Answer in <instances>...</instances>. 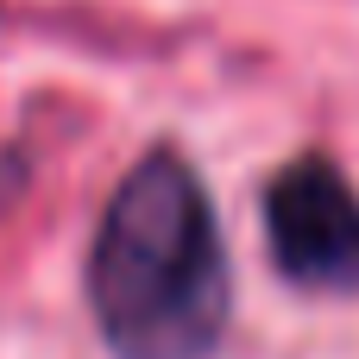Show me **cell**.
<instances>
[{"instance_id": "cell-1", "label": "cell", "mask_w": 359, "mask_h": 359, "mask_svg": "<svg viewBox=\"0 0 359 359\" xmlns=\"http://www.w3.org/2000/svg\"><path fill=\"white\" fill-rule=\"evenodd\" d=\"M82 303L114 359H215L233 328V259L189 151L133 158L88 233Z\"/></svg>"}, {"instance_id": "cell-2", "label": "cell", "mask_w": 359, "mask_h": 359, "mask_svg": "<svg viewBox=\"0 0 359 359\" xmlns=\"http://www.w3.org/2000/svg\"><path fill=\"white\" fill-rule=\"evenodd\" d=\"M271 271L303 297H359V183L328 151H297L259 189Z\"/></svg>"}, {"instance_id": "cell-3", "label": "cell", "mask_w": 359, "mask_h": 359, "mask_svg": "<svg viewBox=\"0 0 359 359\" xmlns=\"http://www.w3.org/2000/svg\"><path fill=\"white\" fill-rule=\"evenodd\" d=\"M25 189H32V158H25V145H0V215H6Z\"/></svg>"}]
</instances>
